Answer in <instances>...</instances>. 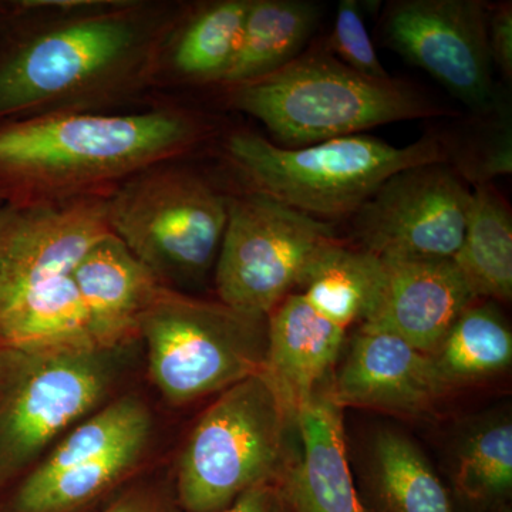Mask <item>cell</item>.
Listing matches in <instances>:
<instances>
[{"label":"cell","mask_w":512,"mask_h":512,"mask_svg":"<svg viewBox=\"0 0 512 512\" xmlns=\"http://www.w3.org/2000/svg\"><path fill=\"white\" fill-rule=\"evenodd\" d=\"M174 19L147 6L62 20L0 47V124L94 107L137 92L156 72Z\"/></svg>","instance_id":"obj_1"},{"label":"cell","mask_w":512,"mask_h":512,"mask_svg":"<svg viewBox=\"0 0 512 512\" xmlns=\"http://www.w3.org/2000/svg\"><path fill=\"white\" fill-rule=\"evenodd\" d=\"M204 121L184 110L63 113L0 124V200L13 207L104 194L197 146Z\"/></svg>","instance_id":"obj_2"},{"label":"cell","mask_w":512,"mask_h":512,"mask_svg":"<svg viewBox=\"0 0 512 512\" xmlns=\"http://www.w3.org/2000/svg\"><path fill=\"white\" fill-rule=\"evenodd\" d=\"M229 101L261 121L285 148L448 114L409 84L363 76L328 49L309 50L264 79L231 87Z\"/></svg>","instance_id":"obj_3"},{"label":"cell","mask_w":512,"mask_h":512,"mask_svg":"<svg viewBox=\"0 0 512 512\" xmlns=\"http://www.w3.org/2000/svg\"><path fill=\"white\" fill-rule=\"evenodd\" d=\"M225 153L248 191L320 221L352 217L399 171L450 160L446 146L436 137L396 147L380 138L356 134L285 148L248 130L232 133Z\"/></svg>","instance_id":"obj_4"},{"label":"cell","mask_w":512,"mask_h":512,"mask_svg":"<svg viewBox=\"0 0 512 512\" xmlns=\"http://www.w3.org/2000/svg\"><path fill=\"white\" fill-rule=\"evenodd\" d=\"M110 232L107 194L15 207L0 231V346L36 338L74 309V268Z\"/></svg>","instance_id":"obj_5"},{"label":"cell","mask_w":512,"mask_h":512,"mask_svg":"<svg viewBox=\"0 0 512 512\" xmlns=\"http://www.w3.org/2000/svg\"><path fill=\"white\" fill-rule=\"evenodd\" d=\"M295 427L262 373L221 392L181 454L180 511L220 512L252 488L278 483L291 463L289 433Z\"/></svg>","instance_id":"obj_6"},{"label":"cell","mask_w":512,"mask_h":512,"mask_svg":"<svg viewBox=\"0 0 512 512\" xmlns=\"http://www.w3.org/2000/svg\"><path fill=\"white\" fill-rule=\"evenodd\" d=\"M148 372L171 404L221 393L262 373L266 318L165 286L140 320Z\"/></svg>","instance_id":"obj_7"},{"label":"cell","mask_w":512,"mask_h":512,"mask_svg":"<svg viewBox=\"0 0 512 512\" xmlns=\"http://www.w3.org/2000/svg\"><path fill=\"white\" fill-rule=\"evenodd\" d=\"M228 205L200 175L161 163L107 194V222L165 285L198 281L220 252Z\"/></svg>","instance_id":"obj_8"},{"label":"cell","mask_w":512,"mask_h":512,"mask_svg":"<svg viewBox=\"0 0 512 512\" xmlns=\"http://www.w3.org/2000/svg\"><path fill=\"white\" fill-rule=\"evenodd\" d=\"M117 350L0 348V488L103 402Z\"/></svg>","instance_id":"obj_9"},{"label":"cell","mask_w":512,"mask_h":512,"mask_svg":"<svg viewBox=\"0 0 512 512\" xmlns=\"http://www.w3.org/2000/svg\"><path fill=\"white\" fill-rule=\"evenodd\" d=\"M338 242L332 224L247 191L229 200L215 269L218 298L235 311L266 318Z\"/></svg>","instance_id":"obj_10"},{"label":"cell","mask_w":512,"mask_h":512,"mask_svg":"<svg viewBox=\"0 0 512 512\" xmlns=\"http://www.w3.org/2000/svg\"><path fill=\"white\" fill-rule=\"evenodd\" d=\"M471 190L456 168L434 163L387 178L352 215L359 249L382 259H451L466 229Z\"/></svg>","instance_id":"obj_11"},{"label":"cell","mask_w":512,"mask_h":512,"mask_svg":"<svg viewBox=\"0 0 512 512\" xmlns=\"http://www.w3.org/2000/svg\"><path fill=\"white\" fill-rule=\"evenodd\" d=\"M481 0H394L384 10V45L430 74L480 114L498 106Z\"/></svg>","instance_id":"obj_12"},{"label":"cell","mask_w":512,"mask_h":512,"mask_svg":"<svg viewBox=\"0 0 512 512\" xmlns=\"http://www.w3.org/2000/svg\"><path fill=\"white\" fill-rule=\"evenodd\" d=\"M328 393L342 409L420 419L436 412L453 390L429 353L390 333L360 328L330 377Z\"/></svg>","instance_id":"obj_13"},{"label":"cell","mask_w":512,"mask_h":512,"mask_svg":"<svg viewBox=\"0 0 512 512\" xmlns=\"http://www.w3.org/2000/svg\"><path fill=\"white\" fill-rule=\"evenodd\" d=\"M382 265L375 301L360 328L390 333L429 355L478 301L453 259H382Z\"/></svg>","instance_id":"obj_14"},{"label":"cell","mask_w":512,"mask_h":512,"mask_svg":"<svg viewBox=\"0 0 512 512\" xmlns=\"http://www.w3.org/2000/svg\"><path fill=\"white\" fill-rule=\"evenodd\" d=\"M346 343V330L319 315L293 292L266 316L262 375L285 409L296 414L330 382Z\"/></svg>","instance_id":"obj_15"},{"label":"cell","mask_w":512,"mask_h":512,"mask_svg":"<svg viewBox=\"0 0 512 512\" xmlns=\"http://www.w3.org/2000/svg\"><path fill=\"white\" fill-rule=\"evenodd\" d=\"M301 453L293 454L281 480L291 512H366L353 480L343 409L320 390L296 414Z\"/></svg>","instance_id":"obj_16"},{"label":"cell","mask_w":512,"mask_h":512,"mask_svg":"<svg viewBox=\"0 0 512 512\" xmlns=\"http://www.w3.org/2000/svg\"><path fill=\"white\" fill-rule=\"evenodd\" d=\"M73 279L100 349L140 336L141 318L167 286L111 232L84 254Z\"/></svg>","instance_id":"obj_17"},{"label":"cell","mask_w":512,"mask_h":512,"mask_svg":"<svg viewBox=\"0 0 512 512\" xmlns=\"http://www.w3.org/2000/svg\"><path fill=\"white\" fill-rule=\"evenodd\" d=\"M360 484L366 512H461L423 450L399 430L370 437Z\"/></svg>","instance_id":"obj_18"},{"label":"cell","mask_w":512,"mask_h":512,"mask_svg":"<svg viewBox=\"0 0 512 512\" xmlns=\"http://www.w3.org/2000/svg\"><path fill=\"white\" fill-rule=\"evenodd\" d=\"M451 493L463 512H488L511 503L512 419L485 413L458 434L450 456Z\"/></svg>","instance_id":"obj_19"},{"label":"cell","mask_w":512,"mask_h":512,"mask_svg":"<svg viewBox=\"0 0 512 512\" xmlns=\"http://www.w3.org/2000/svg\"><path fill=\"white\" fill-rule=\"evenodd\" d=\"M320 20L309 0H251L234 59L221 83L235 87L284 69L302 55Z\"/></svg>","instance_id":"obj_20"},{"label":"cell","mask_w":512,"mask_h":512,"mask_svg":"<svg viewBox=\"0 0 512 512\" xmlns=\"http://www.w3.org/2000/svg\"><path fill=\"white\" fill-rule=\"evenodd\" d=\"M451 259L477 299L511 302V210L490 184L471 190L463 242Z\"/></svg>","instance_id":"obj_21"},{"label":"cell","mask_w":512,"mask_h":512,"mask_svg":"<svg viewBox=\"0 0 512 512\" xmlns=\"http://www.w3.org/2000/svg\"><path fill=\"white\" fill-rule=\"evenodd\" d=\"M451 390L500 375L512 362V333L493 302L471 303L430 353Z\"/></svg>","instance_id":"obj_22"},{"label":"cell","mask_w":512,"mask_h":512,"mask_svg":"<svg viewBox=\"0 0 512 512\" xmlns=\"http://www.w3.org/2000/svg\"><path fill=\"white\" fill-rule=\"evenodd\" d=\"M382 271V259L340 241L313 262L299 293L319 315L346 330L365 320Z\"/></svg>","instance_id":"obj_23"},{"label":"cell","mask_w":512,"mask_h":512,"mask_svg":"<svg viewBox=\"0 0 512 512\" xmlns=\"http://www.w3.org/2000/svg\"><path fill=\"white\" fill-rule=\"evenodd\" d=\"M251 0H221L198 9L175 32L171 69L191 83H221L237 53Z\"/></svg>","instance_id":"obj_24"},{"label":"cell","mask_w":512,"mask_h":512,"mask_svg":"<svg viewBox=\"0 0 512 512\" xmlns=\"http://www.w3.org/2000/svg\"><path fill=\"white\" fill-rule=\"evenodd\" d=\"M148 439L150 434H141L43 483L22 481L13 500V512H74L92 503L136 467Z\"/></svg>","instance_id":"obj_25"},{"label":"cell","mask_w":512,"mask_h":512,"mask_svg":"<svg viewBox=\"0 0 512 512\" xmlns=\"http://www.w3.org/2000/svg\"><path fill=\"white\" fill-rule=\"evenodd\" d=\"M150 433L151 416L144 403L136 397H121L76 427L23 481L43 483L67 468L94 460L134 437Z\"/></svg>","instance_id":"obj_26"},{"label":"cell","mask_w":512,"mask_h":512,"mask_svg":"<svg viewBox=\"0 0 512 512\" xmlns=\"http://www.w3.org/2000/svg\"><path fill=\"white\" fill-rule=\"evenodd\" d=\"M326 49L350 69L377 80L392 79L377 57L375 46L356 0H342Z\"/></svg>","instance_id":"obj_27"},{"label":"cell","mask_w":512,"mask_h":512,"mask_svg":"<svg viewBox=\"0 0 512 512\" xmlns=\"http://www.w3.org/2000/svg\"><path fill=\"white\" fill-rule=\"evenodd\" d=\"M456 168L464 180L476 181L478 184H488V180L498 175H510L512 171V151L510 130L495 136L487 146L480 148L474 160L466 161Z\"/></svg>","instance_id":"obj_28"},{"label":"cell","mask_w":512,"mask_h":512,"mask_svg":"<svg viewBox=\"0 0 512 512\" xmlns=\"http://www.w3.org/2000/svg\"><path fill=\"white\" fill-rule=\"evenodd\" d=\"M488 50L491 63L505 79L512 77V6L501 3L488 8Z\"/></svg>","instance_id":"obj_29"},{"label":"cell","mask_w":512,"mask_h":512,"mask_svg":"<svg viewBox=\"0 0 512 512\" xmlns=\"http://www.w3.org/2000/svg\"><path fill=\"white\" fill-rule=\"evenodd\" d=\"M183 512V511H177ZM220 512H291L279 483H269L252 488Z\"/></svg>","instance_id":"obj_30"},{"label":"cell","mask_w":512,"mask_h":512,"mask_svg":"<svg viewBox=\"0 0 512 512\" xmlns=\"http://www.w3.org/2000/svg\"><path fill=\"white\" fill-rule=\"evenodd\" d=\"M101 512H164L163 504L148 491H130Z\"/></svg>","instance_id":"obj_31"},{"label":"cell","mask_w":512,"mask_h":512,"mask_svg":"<svg viewBox=\"0 0 512 512\" xmlns=\"http://www.w3.org/2000/svg\"><path fill=\"white\" fill-rule=\"evenodd\" d=\"M13 212H15V207H13V205L5 204L0 207V231H2V229L5 228V225L8 224Z\"/></svg>","instance_id":"obj_32"},{"label":"cell","mask_w":512,"mask_h":512,"mask_svg":"<svg viewBox=\"0 0 512 512\" xmlns=\"http://www.w3.org/2000/svg\"><path fill=\"white\" fill-rule=\"evenodd\" d=\"M488 512H512V505H511V503L504 504V505H501V507L494 508V510H491Z\"/></svg>","instance_id":"obj_33"},{"label":"cell","mask_w":512,"mask_h":512,"mask_svg":"<svg viewBox=\"0 0 512 512\" xmlns=\"http://www.w3.org/2000/svg\"><path fill=\"white\" fill-rule=\"evenodd\" d=\"M2 205H5V202H3L2 200H0V207H2Z\"/></svg>","instance_id":"obj_34"}]
</instances>
